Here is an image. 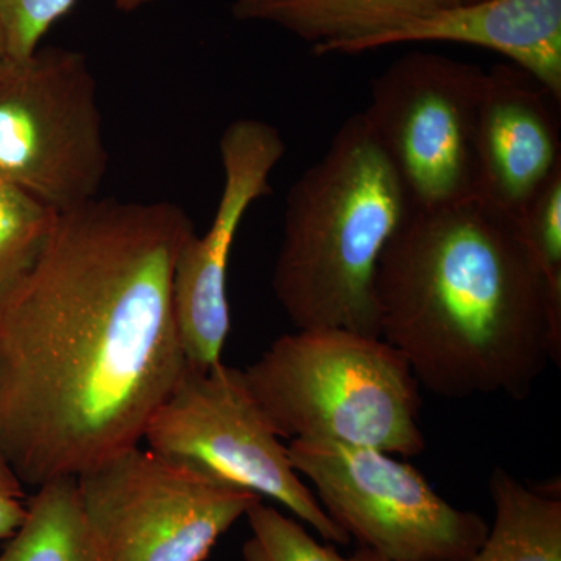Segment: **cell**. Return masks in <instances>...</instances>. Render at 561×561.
<instances>
[{
    "label": "cell",
    "mask_w": 561,
    "mask_h": 561,
    "mask_svg": "<svg viewBox=\"0 0 561 561\" xmlns=\"http://www.w3.org/2000/svg\"><path fill=\"white\" fill-rule=\"evenodd\" d=\"M194 232L165 201L98 197L57 214L0 300V448L24 486L140 445L186 368L172 278Z\"/></svg>",
    "instance_id": "obj_1"
},
{
    "label": "cell",
    "mask_w": 561,
    "mask_h": 561,
    "mask_svg": "<svg viewBox=\"0 0 561 561\" xmlns=\"http://www.w3.org/2000/svg\"><path fill=\"white\" fill-rule=\"evenodd\" d=\"M379 337L446 400L523 401L561 362V291L518 219L482 197L409 210L375 280Z\"/></svg>",
    "instance_id": "obj_2"
},
{
    "label": "cell",
    "mask_w": 561,
    "mask_h": 561,
    "mask_svg": "<svg viewBox=\"0 0 561 561\" xmlns=\"http://www.w3.org/2000/svg\"><path fill=\"white\" fill-rule=\"evenodd\" d=\"M411 205L362 113L291 184L272 287L297 330L342 328L379 337L375 280Z\"/></svg>",
    "instance_id": "obj_3"
},
{
    "label": "cell",
    "mask_w": 561,
    "mask_h": 561,
    "mask_svg": "<svg viewBox=\"0 0 561 561\" xmlns=\"http://www.w3.org/2000/svg\"><path fill=\"white\" fill-rule=\"evenodd\" d=\"M242 375L279 438L401 457L424 451L420 383L381 337L342 328L297 330L276 339Z\"/></svg>",
    "instance_id": "obj_4"
},
{
    "label": "cell",
    "mask_w": 561,
    "mask_h": 561,
    "mask_svg": "<svg viewBox=\"0 0 561 561\" xmlns=\"http://www.w3.org/2000/svg\"><path fill=\"white\" fill-rule=\"evenodd\" d=\"M98 81L79 50L38 47L0 61V183L65 213L108 172Z\"/></svg>",
    "instance_id": "obj_5"
},
{
    "label": "cell",
    "mask_w": 561,
    "mask_h": 561,
    "mask_svg": "<svg viewBox=\"0 0 561 561\" xmlns=\"http://www.w3.org/2000/svg\"><path fill=\"white\" fill-rule=\"evenodd\" d=\"M149 451L202 478L272 500L308 524L321 540L350 545L319 497L291 467L242 370L224 362L209 370L184 368L144 431Z\"/></svg>",
    "instance_id": "obj_6"
},
{
    "label": "cell",
    "mask_w": 561,
    "mask_h": 561,
    "mask_svg": "<svg viewBox=\"0 0 561 561\" xmlns=\"http://www.w3.org/2000/svg\"><path fill=\"white\" fill-rule=\"evenodd\" d=\"M485 70L409 51L371 81L362 111L401 180L411 209L479 197L478 124Z\"/></svg>",
    "instance_id": "obj_7"
},
{
    "label": "cell",
    "mask_w": 561,
    "mask_h": 561,
    "mask_svg": "<svg viewBox=\"0 0 561 561\" xmlns=\"http://www.w3.org/2000/svg\"><path fill=\"white\" fill-rule=\"evenodd\" d=\"M287 454L350 538L390 560L467 561L489 534L393 454L324 440H290Z\"/></svg>",
    "instance_id": "obj_8"
},
{
    "label": "cell",
    "mask_w": 561,
    "mask_h": 561,
    "mask_svg": "<svg viewBox=\"0 0 561 561\" xmlns=\"http://www.w3.org/2000/svg\"><path fill=\"white\" fill-rule=\"evenodd\" d=\"M77 479L105 561H205L260 496L176 467L140 445Z\"/></svg>",
    "instance_id": "obj_9"
},
{
    "label": "cell",
    "mask_w": 561,
    "mask_h": 561,
    "mask_svg": "<svg viewBox=\"0 0 561 561\" xmlns=\"http://www.w3.org/2000/svg\"><path fill=\"white\" fill-rule=\"evenodd\" d=\"M278 128L260 119L231 122L219 140L224 187L205 234H191L173 265L172 300L187 367L221 362L231 331L228 265L236 236L253 203L272 194L271 176L286 153Z\"/></svg>",
    "instance_id": "obj_10"
},
{
    "label": "cell",
    "mask_w": 561,
    "mask_h": 561,
    "mask_svg": "<svg viewBox=\"0 0 561 561\" xmlns=\"http://www.w3.org/2000/svg\"><path fill=\"white\" fill-rule=\"evenodd\" d=\"M556 103L518 66L485 70L478 124L479 197L518 217L561 169Z\"/></svg>",
    "instance_id": "obj_11"
},
{
    "label": "cell",
    "mask_w": 561,
    "mask_h": 561,
    "mask_svg": "<svg viewBox=\"0 0 561 561\" xmlns=\"http://www.w3.org/2000/svg\"><path fill=\"white\" fill-rule=\"evenodd\" d=\"M456 43L504 55L561 102V0H479L362 41L350 55L400 44Z\"/></svg>",
    "instance_id": "obj_12"
},
{
    "label": "cell",
    "mask_w": 561,
    "mask_h": 561,
    "mask_svg": "<svg viewBox=\"0 0 561 561\" xmlns=\"http://www.w3.org/2000/svg\"><path fill=\"white\" fill-rule=\"evenodd\" d=\"M465 0H232V16L265 22L311 44L317 57L350 55L362 41Z\"/></svg>",
    "instance_id": "obj_13"
},
{
    "label": "cell",
    "mask_w": 561,
    "mask_h": 561,
    "mask_svg": "<svg viewBox=\"0 0 561 561\" xmlns=\"http://www.w3.org/2000/svg\"><path fill=\"white\" fill-rule=\"evenodd\" d=\"M494 523L467 561H561V501L531 490L504 468L490 476Z\"/></svg>",
    "instance_id": "obj_14"
},
{
    "label": "cell",
    "mask_w": 561,
    "mask_h": 561,
    "mask_svg": "<svg viewBox=\"0 0 561 561\" xmlns=\"http://www.w3.org/2000/svg\"><path fill=\"white\" fill-rule=\"evenodd\" d=\"M0 561H105L81 507L76 478L35 490Z\"/></svg>",
    "instance_id": "obj_15"
},
{
    "label": "cell",
    "mask_w": 561,
    "mask_h": 561,
    "mask_svg": "<svg viewBox=\"0 0 561 561\" xmlns=\"http://www.w3.org/2000/svg\"><path fill=\"white\" fill-rule=\"evenodd\" d=\"M245 518L250 535L242 546L243 561H394L368 548L342 556L334 546L317 541L302 523L264 501L256 502Z\"/></svg>",
    "instance_id": "obj_16"
},
{
    "label": "cell",
    "mask_w": 561,
    "mask_h": 561,
    "mask_svg": "<svg viewBox=\"0 0 561 561\" xmlns=\"http://www.w3.org/2000/svg\"><path fill=\"white\" fill-rule=\"evenodd\" d=\"M57 214L0 183V300L35 262Z\"/></svg>",
    "instance_id": "obj_17"
},
{
    "label": "cell",
    "mask_w": 561,
    "mask_h": 561,
    "mask_svg": "<svg viewBox=\"0 0 561 561\" xmlns=\"http://www.w3.org/2000/svg\"><path fill=\"white\" fill-rule=\"evenodd\" d=\"M77 0H0V18L7 38V55L25 58L41 47L55 22L68 14ZM117 10L133 13L157 0H113Z\"/></svg>",
    "instance_id": "obj_18"
},
{
    "label": "cell",
    "mask_w": 561,
    "mask_h": 561,
    "mask_svg": "<svg viewBox=\"0 0 561 561\" xmlns=\"http://www.w3.org/2000/svg\"><path fill=\"white\" fill-rule=\"evenodd\" d=\"M516 219L549 284L561 291V169L542 184Z\"/></svg>",
    "instance_id": "obj_19"
},
{
    "label": "cell",
    "mask_w": 561,
    "mask_h": 561,
    "mask_svg": "<svg viewBox=\"0 0 561 561\" xmlns=\"http://www.w3.org/2000/svg\"><path fill=\"white\" fill-rule=\"evenodd\" d=\"M24 489L0 448V542L9 540L24 519L27 508Z\"/></svg>",
    "instance_id": "obj_20"
},
{
    "label": "cell",
    "mask_w": 561,
    "mask_h": 561,
    "mask_svg": "<svg viewBox=\"0 0 561 561\" xmlns=\"http://www.w3.org/2000/svg\"><path fill=\"white\" fill-rule=\"evenodd\" d=\"M7 57V38L3 31L2 18H0V61Z\"/></svg>",
    "instance_id": "obj_21"
},
{
    "label": "cell",
    "mask_w": 561,
    "mask_h": 561,
    "mask_svg": "<svg viewBox=\"0 0 561 561\" xmlns=\"http://www.w3.org/2000/svg\"><path fill=\"white\" fill-rule=\"evenodd\" d=\"M470 2H479V0H465L463 3H470Z\"/></svg>",
    "instance_id": "obj_22"
}]
</instances>
